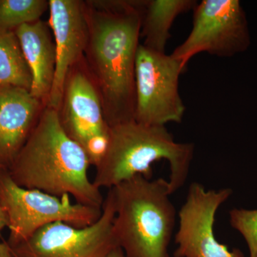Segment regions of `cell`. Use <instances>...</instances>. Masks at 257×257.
Masks as SVG:
<instances>
[{
  "label": "cell",
  "instance_id": "cell-9",
  "mask_svg": "<svg viewBox=\"0 0 257 257\" xmlns=\"http://www.w3.org/2000/svg\"><path fill=\"white\" fill-rule=\"evenodd\" d=\"M231 193L230 189L207 190L202 184H191L179 211L175 257H244L239 250L230 251L214 235L216 212Z\"/></svg>",
  "mask_w": 257,
  "mask_h": 257
},
{
  "label": "cell",
  "instance_id": "cell-8",
  "mask_svg": "<svg viewBox=\"0 0 257 257\" xmlns=\"http://www.w3.org/2000/svg\"><path fill=\"white\" fill-rule=\"evenodd\" d=\"M114 217V195L109 189L100 217L94 224L77 228L62 221L52 223L13 252L16 257H107L119 247L113 232Z\"/></svg>",
  "mask_w": 257,
  "mask_h": 257
},
{
  "label": "cell",
  "instance_id": "cell-10",
  "mask_svg": "<svg viewBox=\"0 0 257 257\" xmlns=\"http://www.w3.org/2000/svg\"><path fill=\"white\" fill-rule=\"evenodd\" d=\"M65 95L62 126L85 151L91 165L96 167L106 151L110 128L99 96L89 79L79 72L70 79Z\"/></svg>",
  "mask_w": 257,
  "mask_h": 257
},
{
  "label": "cell",
  "instance_id": "cell-12",
  "mask_svg": "<svg viewBox=\"0 0 257 257\" xmlns=\"http://www.w3.org/2000/svg\"><path fill=\"white\" fill-rule=\"evenodd\" d=\"M40 100L28 89H0V167L8 169L35 126Z\"/></svg>",
  "mask_w": 257,
  "mask_h": 257
},
{
  "label": "cell",
  "instance_id": "cell-3",
  "mask_svg": "<svg viewBox=\"0 0 257 257\" xmlns=\"http://www.w3.org/2000/svg\"><path fill=\"white\" fill-rule=\"evenodd\" d=\"M143 3L97 15L91 49L108 109L109 126L135 119V63L141 33Z\"/></svg>",
  "mask_w": 257,
  "mask_h": 257
},
{
  "label": "cell",
  "instance_id": "cell-19",
  "mask_svg": "<svg viewBox=\"0 0 257 257\" xmlns=\"http://www.w3.org/2000/svg\"><path fill=\"white\" fill-rule=\"evenodd\" d=\"M107 257H125L122 249L119 247L115 248Z\"/></svg>",
  "mask_w": 257,
  "mask_h": 257
},
{
  "label": "cell",
  "instance_id": "cell-13",
  "mask_svg": "<svg viewBox=\"0 0 257 257\" xmlns=\"http://www.w3.org/2000/svg\"><path fill=\"white\" fill-rule=\"evenodd\" d=\"M15 32L31 72L30 94L38 100L48 99L55 77L56 47L47 25L38 20L19 27Z\"/></svg>",
  "mask_w": 257,
  "mask_h": 257
},
{
  "label": "cell",
  "instance_id": "cell-4",
  "mask_svg": "<svg viewBox=\"0 0 257 257\" xmlns=\"http://www.w3.org/2000/svg\"><path fill=\"white\" fill-rule=\"evenodd\" d=\"M111 189L113 232L125 257H170L176 211L168 181L138 175Z\"/></svg>",
  "mask_w": 257,
  "mask_h": 257
},
{
  "label": "cell",
  "instance_id": "cell-1",
  "mask_svg": "<svg viewBox=\"0 0 257 257\" xmlns=\"http://www.w3.org/2000/svg\"><path fill=\"white\" fill-rule=\"evenodd\" d=\"M90 165L82 147L64 131L58 111L48 107L8 170L23 188L69 194L78 204L101 209L104 199L88 177Z\"/></svg>",
  "mask_w": 257,
  "mask_h": 257
},
{
  "label": "cell",
  "instance_id": "cell-6",
  "mask_svg": "<svg viewBox=\"0 0 257 257\" xmlns=\"http://www.w3.org/2000/svg\"><path fill=\"white\" fill-rule=\"evenodd\" d=\"M185 69L172 55L140 45L135 63V121L156 126L182 122L186 108L179 82Z\"/></svg>",
  "mask_w": 257,
  "mask_h": 257
},
{
  "label": "cell",
  "instance_id": "cell-2",
  "mask_svg": "<svg viewBox=\"0 0 257 257\" xmlns=\"http://www.w3.org/2000/svg\"><path fill=\"white\" fill-rule=\"evenodd\" d=\"M194 153L193 144L177 143L166 126L123 121L109 128L107 147L95 167L93 183L99 189H111L138 175L151 179L152 165L165 160L173 194L185 184Z\"/></svg>",
  "mask_w": 257,
  "mask_h": 257
},
{
  "label": "cell",
  "instance_id": "cell-17",
  "mask_svg": "<svg viewBox=\"0 0 257 257\" xmlns=\"http://www.w3.org/2000/svg\"><path fill=\"white\" fill-rule=\"evenodd\" d=\"M229 216L231 226L247 243L249 257H257V209H234Z\"/></svg>",
  "mask_w": 257,
  "mask_h": 257
},
{
  "label": "cell",
  "instance_id": "cell-14",
  "mask_svg": "<svg viewBox=\"0 0 257 257\" xmlns=\"http://www.w3.org/2000/svg\"><path fill=\"white\" fill-rule=\"evenodd\" d=\"M194 0H150L144 2L141 32L145 37L144 46L165 53L170 38V30L179 15L194 9Z\"/></svg>",
  "mask_w": 257,
  "mask_h": 257
},
{
  "label": "cell",
  "instance_id": "cell-18",
  "mask_svg": "<svg viewBox=\"0 0 257 257\" xmlns=\"http://www.w3.org/2000/svg\"><path fill=\"white\" fill-rule=\"evenodd\" d=\"M8 217L5 211L0 206V233L4 228L8 227ZM0 257H16L13 252V248L10 247L8 242L0 241Z\"/></svg>",
  "mask_w": 257,
  "mask_h": 257
},
{
  "label": "cell",
  "instance_id": "cell-5",
  "mask_svg": "<svg viewBox=\"0 0 257 257\" xmlns=\"http://www.w3.org/2000/svg\"><path fill=\"white\" fill-rule=\"evenodd\" d=\"M71 196L51 195L38 189H25L0 167V206L8 217V244L16 248L43 226L62 221L74 227L90 226L99 219L102 208L73 204Z\"/></svg>",
  "mask_w": 257,
  "mask_h": 257
},
{
  "label": "cell",
  "instance_id": "cell-15",
  "mask_svg": "<svg viewBox=\"0 0 257 257\" xmlns=\"http://www.w3.org/2000/svg\"><path fill=\"white\" fill-rule=\"evenodd\" d=\"M32 74L15 31H0V89L14 87L30 91Z\"/></svg>",
  "mask_w": 257,
  "mask_h": 257
},
{
  "label": "cell",
  "instance_id": "cell-20",
  "mask_svg": "<svg viewBox=\"0 0 257 257\" xmlns=\"http://www.w3.org/2000/svg\"></svg>",
  "mask_w": 257,
  "mask_h": 257
},
{
  "label": "cell",
  "instance_id": "cell-16",
  "mask_svg": "<svg viewBox=\"0 0 257 257\" xmlns=\"http://www.w3.org/2000/svg\"><path fill=\"white\" fill-rule=\"evenodd\" d=\"M49 7L45 0H0V31L35 23Z\"/></svg>",
  "mask_w": 257,
  "mask_h": 257
},
{
  "label": "cell",
  "instance_id": "cell-11",
  "mask_svg": "<svg viewBox=\"0 0 257 257\" xmlns=\"http://www.w3.org/2000/svg\"><path fill=\"white\" fill-rule=\"evenodd\" d=\"M50 25L55 39V77L48 96L49 107H60L69 69L85 48L87 25L80 3L74 0H50Z\"/></svg>",
  "mask_w": 257,
  "mask_h": 257
},
{
  "label": "cell",
  "instance_id": "cell-7",
  "mask_svg": "<svg viewBox=\"0 0 257 257\" xmlns=\"http://www.w3.org/2000/svg\"><path fill=\"white\" fill-rule=\"evenodd\" d=\"M192 29L171 54L184 68L197 54L232 57L247 50V20L238 0H203L193 10Z\"/></svg>",
  "mask_w": 257,
  "mask_h": 257
}]
</instances>
